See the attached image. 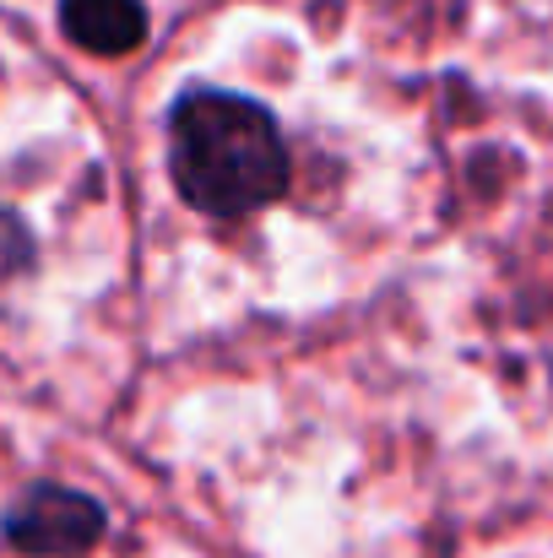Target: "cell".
I'll return each instance as SVG.
<instances>
[{
	"mask_svg": "<svg viewBox=\"0 0 553 558\" xmlns=\"http://www.w3.org/2000/svg\"><path fill=\"white\" fill-rule=\"evenodd\" d=\"M169 174L195 211L244 217L288 190V147L261 104L195 87L169 114Z\"/></svg>",
	"mask_w": 553,
	"mask_h": 558,
	"instance_id": "6da1fadb",
	"label": "cell"
},
{
	"mask_svg": "<svg viewBox=\"0 0 553 558\" xmlns=\"http://www.w3.org/2000/svg\"><path fill=\"white\" fill-rule=\"evenodd\" d=\"M60 27L87 54H131L147 38V5L142 0H60Z\"/></svg>",
	"mask_w": 553,
	"mask_h": 558,
	"instance_id": "3957f363",
	"label": "cell"
},
{
	"mask_svg": "<svg viewBox=\"0 0 553 558\" xmlns=\"http://www.w3.org/2000/svg\"><path fill=\"white\" fill-rule=\"evenodd\" d=\"M104 505L76 494V488H55L38 483L27 488L11 510H5V543L22 554L38 558H65V554H87L104 537Z\"/></svg>",
	"mask_w": 553,
	"mask_h": 558,
	"instance_id": "7a4b0ae2",
	"label": "cell"
},
{
	"mask_svg": "<svg viewBox=\"0 0 553 558\" xmlns=\"http://www.w3.org/2000/svg\"><path fill=\"white\" fill-rule=\"evenodd\" d=\"M27 260H33V239H27V228L0 206V282H5V277H16Z\"/></svg>",
	"mask_w": 553,
	"mask_h": 558,
	"instance_id": "277c9868",
	"label": "cell"
}]
</instances>
